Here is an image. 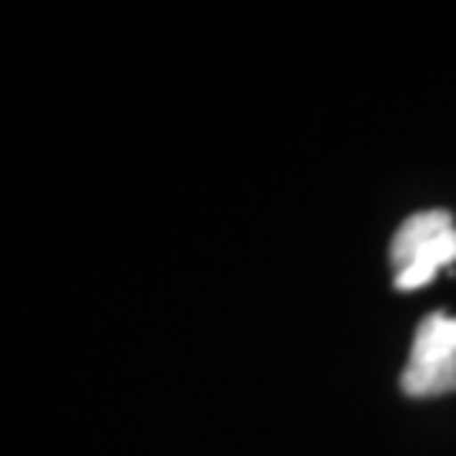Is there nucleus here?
I'll list each match as a JSON object with an SVG mask.
<instances>
[{
    "mask_svg": "<svg viewBox=\"0 0 456 456\" xmlns=\"http://www.w3.org/2000/svg\"><path fill=\"white\" fill-rule=\"evenodd\" d=\"M389 261L395 271L399 291H419L433 277L456 264V224L450 210L412 213L395 230L389 247Z\"/></svg>",
    "mask_w": 456,
    "mask_h": 456,
    "instance_id": "obj_1",
    "label": "nucleus"
},
{
    "mask_svg": "<svg viewBox=\"0 0 456 456\" xmlns=\"http://www.w3.org/2000/svg\"><path fill=\"white\" fill-rule=\"evenodd\" d=\"M403 392L412 399L456 392V314L433 311L419 322L403 369Z\"/></svg>",
    "mask_w": 456,
    "mask_h": 456,
    "instance_id": "obj_2",
    "label": "nucleus"
}]
</instances>
